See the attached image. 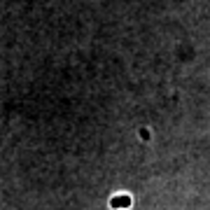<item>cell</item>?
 Wrapping results in <instances>:
<instances>
[{
	"label": "cell",
	"mask_w": 210,
	"mask_h": 210,
	"mask_svg": "<svg viewBox=\"0 0 210 210\" xmlns=\"http://www.w3.org/2000/svg\"><path fill=\"white\" fill-rule=\"evenodd\" d=\"M128 201H131L128 196H124V199H112V206H115V208H126Z\"/></svg>",
	"instance_id": "1"
}]
</instances>
